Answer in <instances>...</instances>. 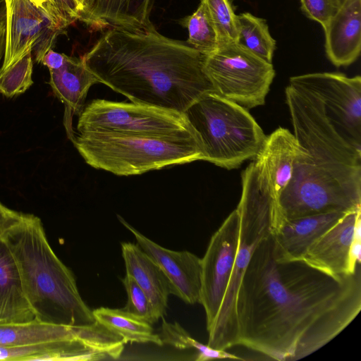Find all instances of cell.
<instances>
[{
  "label": "cell",
  "mask_w": 361,
  "mask_h": 361,
  "mask_svg": "<svg viewBox=\"0 0 361 361\" xmlns=\"http://www.w3.org/2000/svg\"><path fill=\"white\" fill-rule=\"evenodd\" d=\"M192 130L183 114L99 99L85 106L77 124V133L163 134Z\"/></svg>",
  "instance_id": "cell-9"
},
{
  "label": "cell",
  "mask_w": 361,
  "mask_h": 361,
  "mask_svg": "<svg viewBox=\"0 0 361 361\" xmlns=\"http://www.w3.org/2000/svg\"><path fill=\"white\" fill-rule=\"evenodd\" d=\"M162 324L159 334L163 344L170 345L179 349L193 348L197 351V361L216 359L243 360V358L226 350H219L204 345L196 341L177 322L169 323L162 317Z\"/></svg>",
  "instance_id": "cell-26"
},
{
  "label": "cell",
  "mask_w": 361,
  "mask_h": 361,
  "mask_svg": "<svg viewBox=\"0 0 361 361\" xmlns=\"http://www.w3.org/2000/svg\"><path fill=\"white\" fill-rule=\"evenodd\" d=\"M322 100L325 114L339 135L361 150V78L339 73H314L291 77Z\"/></svg>",
  "instance_id": "cell-10"
},
{
  "label": "cell",
  "mask_w": 361,
  "mask_h": 361,
  "mask_svg": "<svg viewBox=\"0 0 361 361\" xmlns=\"http://www.w3.org/2000/svg\"><path fill=\"white\" fill-rule=\"evenodd\" d=\"M206 5L214 27L219 47L236 42L238 16L228 0H202Z\"/></svg>",
  "instance_id": "cell-29"
},
{
  "label": "cell",
  "mask_w": 361,
  "mask_h": 361,
  "mask_svg": "<svg viewBox=\"0 0 361 361\" xmlns=\"http://www.w3.org/2000/svg\"><path fill=\"white\" fill-rule=\"evenodd\" d=\"M241 178L242 193L236 208L240 217L237 252L224 297L207 331V345L219 350L238 345L235 305L239 285L255 248L279 225L278 204L259 164L252 161Z\"/></svg>",
  "instance_id": "cell-6"
},
{
  "label": "cell",
  "mask_w": 361,
  "mask_h": 361,
  "mask_svg": "<svg viewBox=\"0 0 361 361\" xmlns=\"http://www.w3.org/2000/svg\"><path fill=\"white\" fill-rule=\"evenodd\" d=\"M117 216L119 221L133 234L137 245L161 269L170 283L171 294L188 304L200 302L201 259L188 251H173L161 247L137 231L123 218L119 215Z\"/></svg>",
  "instance_id": "cell-14"
},
{
  "label": "cell",
  "mask_w": 361,
  "mask_h": 361,
  "mask_svg": "<svg viewBox=\"0 0 361 361\" xmlns=\"http://www.w3.org/2000/svg\"><path fill=\"white\" fill-rule=\"evenodd\" d=\"M152 0H94L86 23L130 30L154 28L149 20Z\"/></svg>",
  "instance_id": "cell-23"
},
{
  "label": "cell",
  "mask_w": 361,
  "mask_h": 361,
  "mask_svg": "<svg viewBox=\"0 0 361 361\" xmlns=\"http://www.w3.org/2000/svg\"><path fill=\"white\" fill-rule=\"evenodd\" d=\"M6 21V8L5 0H0V24Z\"/></svg>",
  "instance_id": "cell-36"
},
{
  "label": "cell",
  "mask_w": 361,
  "mask_h": 361,
  "mask_svg": "<svg viewBox=\"0 0 361 361\" xmlns=\"http://www.w3.org/2000/svg\"><path fill=\"white\" fill-rule=\"evenodd\" d=\"M197 134L204 161L228 170L255 159L267 135L247 109L209 92L184 112Z\"/></svg>",
  "instance_id": "cell-7"
},
{
  "label": "cell",
  "mask_w": 361,
  "mask_h": 361,
  "mask_svg": "<svg viewBox=\"0 0 361 361\" xmlns=\"http://www.w3.org/2000/svg\"><path fill=\"white\" fill-rule=\"evenodd\" d=\"M66 56V54L56 52L51 49L45 54L41 63L48 67L49 71L56 70L63 66Z\"/></svg>",
  "instance_id": "cell-34"
},
{
  "label": "cell",
  "mask_w": 361,
  "mask_h": 361,
  "mask_svg": "<svg viewBox=\"0 0 361 361\" xmlns=\"http://www.w3.org/2000/svg\"><path fill=\"white\" fill-rule=\"evenodd\" d=\"M123 345L75 338L36 345L0 348V360H99L118 359Z\"/></svg>",
  "instance_id": "cell-16"
},
{
  "label": "cell",
  "mask_w": 361,
  "mask_h": 361,
  "mask_svg": "<svg viewBox=\"0 0 361 361\" xmlns=\"http://www.w3.org/2000/svg\"><path fill=\"white\" fill-rule=\"evenodd\" d=\"M128 299L124 310L137 316L151 324L158 322L160 317L156 312L147 294L135 279L128 274L122 279Z\"/></svg>",
  "instance_id": "cell-31"
},
{
  "label": "cell",
  "mask_w": 361,
  "mask_h": 361,
  "mask_svg": "<svg viewBox=\"0 0 361 361\" xmlns=\"http://www.w3.org/2000/svg\"><path fill=\"white\" fill-rule=\"evenodd\" d=\"M35 319L17 262L6 242L0 237V324L25 323Z\"/></svg>",
  "instance_id": "cell-21"
},
{
  "label": "cell",
  "mask_w": 361,
  "mask_h": 361,
  "mask_svg": "<svg viewBox=\"0 0 361 361\" xmlns=\"http://www.w3.org/2000/svg\"><path fill=\"white\" fill-rule=\"evenodd\" d=\"M6 32L0 29V61L4 56L5 50Z\"/></svg>",
  "instance_id": "cell-35"
},
{
  "label": "cell",
  "mask_w": 361,
  "mask_h": 361,
  "mask_svg": "<svg viewBox=\"0 0 361 361\" xmlns=\"http://www.w3.org/2000/svg\"><path fill=\"white\" fill-rule=\"evenodd\" d=\"M32 48H29L16 61L0 70V93L13 97L24 93L33 84Z\"/></svg>",
  "instance_id": "cell-28"
},
{
  "label": "cell",
  "mask_w": 361,
  "mask_h": 361,
  "mask_svg": "<svg viewBox=\"0 0 361 361\" xmlns=\"http://www.w3.org/2000/svg\"><path fill=\"white\" fill-rule=\"evenodd\" d=\"M94 0H47L43 8L62 31L75 20L86 23Z\"/></svg>",
  "instance_id": "cell-30"
},
{
  "label": "cell",
  "mask_w": 361,
  "mask_h": 361,
  "mask_svg": "<svg viewBox=\"0 0 361 361\" xmlns=\"http://www.w3.org/2000/svg\"><path fill=\"white\" fill-rule=\"evenodd\" d=\"M36 6L42 7L47 0H31Z\"/></svg>",
  "instance_id": "cell-37"
},
{
  "label": "cell",
  "mask_w": 361,
  "mask_h": 361,
  "mask_svg": "<svg viewBox=\"0 0 361 361\" xmlns=\"http://www.w3.org/2000/svg\"><path fill=\"white\" fill-rule=\"evenodd\" d=\"M324 30L329 60L336 67L354 63L361 51V0H345Z\"/></svg>",
  "instance_id": "cell-18"
},
{
  "label": "cell",
  "mask_w": 361,
  "mask_h": 361,
  "mask_svg": "<svg viewBox=\"0 0 361 361\" xmlns=\"http://www.w3.org/2000/svg\"><path fill=\"white\" fill-rule=\"evenodd\" d=\"M301 10L324 29L341 6L338 0H300Z\"/></svg>",
  "instance_id": "cell-32"
},
{
  "label": "cell",
  "mask_w": 361,
  "mask_h": 361,
  "mask_svg": "<svg viewBox=\"0 0 361 361\" xmlns=\"http://www.w3.org/2000/svg\"><path fill=\"white\" fill-rule=\"evenodd\" d=\"M360 215L361 209L345 214L312 244L302 261L336 279L355 274L360 263L354 260L352 249L360 238Z\"/></svg>",
  "instance_id": "cell-13"
},
{
  "label": "cell",
  "mask_w": 361,
  "mask_h": 361,
  "mask_svg": "<svg viewBox=\"0 0 361 361\" xmlns=\"http://www.w3.org/2000/svg\"><path fill=\"white\" fill-rule=\"evenodd\" d=\"M75 338L113 344H126L122 337L97 321L82 326L53 324L37 319L25 323L0 324V348L32 345Z\"/></svg>",
  "instance_id": "cell-15"
},
{
  "label": "cell",
  "mask_w": 361,
  "mask_h": 361,
  "mask_svg": "<svg viewBox=\"0 0 361 361\" xmlns=\"http://www.w3.org/2000/svg\"><path fill=\"white\" fill-rule=\"evenodd\" d=\"M348 212L325 213L283 221L273 234L275 259L279 262L302 261L312 244Z\"/></svg>",
  "instance_id": "cell-17"
},
{
  "label": "cell",
  "mask_w": 361,
  "mask_h": 361,
  "mask_svg": "<svg viewBox=\"0 0 361 361\" xmlns=\"http://www.w3.org/2000/svg\"><path fill=\"white\" fill-rule=\"evenodd\" d=\"M72 142L87 164L117 176L204 161L194 130L163 134L75 133Z\"/></svg>",
  "instance_id": "cell-5"
},
{
  "label": "cell",
  "mask_w": 361,
  "mask_h": 361,
  "mask_svg": "<svg viewBox=\"0 0 361 361\" xmlns=\"http://www.w3.org/2000/svg\"><path fill=\"white\" fill-rule=\"evenodd\" d=\"M204 71L215 92L247 109L265 103L275 76L272 63L237 42L204 55Z\"/></svg>",
  "instance_id": "cell-8"
},
{
  "label": "cell",
  "mask_w": 361,
  "mask_h": 361,
  "mask_svg": "<svg viewBox=\"0 0 361 361\" xmlns=\"http://www.w3.org/2000/svg\"><path fill=\"white\" fill-rule=\"evenodd\" d=\"M6 8V42L0 70L16 61L29 48L35 60L42 63L45 54L63 33L47 11L31 0H5Z\"/></svg>",
  "instance_id": "cell-11"
},
{
  "label": "cell",
  "mask_w": 361,
  "mask_h": 361,
  "mask_svg": "<svg viewBox=\"0 0 361 361\" xmlns=\"http://www.w3.org/2000/svg\"><path fill=\"white\" fill-rule=\"evenodd\" d=\"M345 0H338V2L340 4V5Z\"/></svg>",
  "instance_id": "cell-38"
},
{
  "label": "cell",
  "mask_w": 361,
  "mask_h": 361,
  "mask_svg": "<svg viewBox=\"0 0 361 361\" xmlns=\"http://www.w3.org/2000/svg\"><path fill=\"white\" fill-rule=\"evenodd\" d=\"M298 152L295 135L288 129L279 128L267 136L262 149L253 159L260 165L278 207L282 192L292 179Z\"/></svg>",
  "instance_id": "cell-20"
},
{
  "label": "cell",
  "mask_w": 361,
  "mask_h": 361,
  "mask_svg": "<svg viewBox=\"0 0 361 361\" xmlns=\"http://www.w3.org/2000/svg\"><path fill=\"white\" fill-rule=\"evenodd\" d=\"M126 274L133 277L148 296L161 318L166 314L170 283L157 264L137 245L121 243Z\"/></svg>",
  "instance_id": "cell-22"
},
{
  "label": "cell",
  "mask_w": 361,
  "mask_h": 361,
  "mask_svg": "<svg viewBox=\"0 0 361 361\" xmlns=\"http://www.w3.org/2000/svg\"><path fill=\"white\" fill-rule=\"evenodd\" d=\"M285 94L299 152L292 179L279 197V226L361 209V150L339 135L314 92L289 82Z\"/></svg>",
  "instance_id": "cell-3"
},
{
  "label": "cell",
  "mask_w": 361,
  "mask_h": 361,
  "mask_svg": "<svg viewBox=\"0 0 361 361\" xmlns=\"http://www.w3.org/2000/svg\"><path fill=\"white\" fill-rule=\"evenodd\" d=\"M237 43L264 61L272 63L276 40L264 19L250 13L238 16Z\"/></svg>",
  "instance_id": "cell-25"
},
{
  "label": "cell",
  "mask_w": 361,
  "mask_h": 361,
  "mask_svg": "<svg viewBox=\"0 0 361 361\" xmlns=\"http://www.w3.org/2000/svg\"><path fill=\"white\" fill-rule=\"evenodd\" d=\"M204 56L155 28L110 27L82 59L99 82L132 102L184 114L201 96L214 92Z\"/></svg>",
  "instance_id": "cell-2"
},
{
  "label": "cell",
  "mask_w": 361,
  "mask_h": 361,
  "mask_svg": "<svg viewBox=\"0 0 361 361\" xmlns=\"http://www.w3.org/2000/svg\"><path fill=\"white\" fill-rule=\"evenodd\" d=\"M49 73L52 91L64 104L63 123L68 137L72 141L75 133L72 124L73 116H80L89 89L99 82L82 58L67 55L63 66L59 69L50 70Z\"/></svg>",
  "instance_id": "cell-19"
},
{
  "label": "cell",
  "mask_w": 361,
  "mask_h": 361,
  "mask_svg": "<svg viewBox=\"0 0 361 361\" xmlns=\"http://www.w3.org/2000/svg\"><path fill=\"white\" fill-rule=\"evenodd\" d=\"M22 216V213L6 207L0 202V237L17 224L20 221Z\"/></svg>",
  "instance_id": "cell-33"
},
{
  "label": "cell",
  "mask_w": 361,
  "mask_h": 361,
  "mask_svg": "<svg viewBox=\"0 0 361 361\" xmlns=\"http://www.w3.org/2000/svg\"><path fill=\"white\" fill-rule=\"evenodd\" d=\"M188 31L186 41L202 55H208L219 47L216 34L205 4L201 0L197 10L180 20Z\"/></svg>",
  "instance_id": "cell-27"
},
{
  "label": "cell",
  "mask_w": 361,
  "mask_h": 361,
  "mask_svg": "<svg viewBox=\"0 0 361 361\" xmlns=\"http://www.w3.org/2000/svg\"><path fill=\"white\" fill-rule=\"evenodd\" d=\"M361 310V269L336 279L302 261L277 262L273 235L255 248L238 287V345L278 361L304 358Z\"/></svg>",
  "instance_id": "cell-1"
},
{
  "label": "cell",
  "mask_w": 361,
  "mask_h": 361,
  "mask_svg": "<svg viewBox=\"0 0 361 361\" xmlns=\"http://www.w3.org/2000/svg\"><path fill=\"white\" fill-rule=\"evenodd\" d=\"M1 237L17 262L26 298L37 320L69 326L96 322L72 272L49 245L37 216L23 214L20 221Z\"/></svg>",
  "instance_id": "cell-4"
},
{
  "label": "cell",
  "mask_w": 361,
  "mask_h": 361,
  "mask_svg": "<svg viewBox=\"0 0 361 361\" xmlns=\"http://www.w3.org/2000/svg\"><path fill=\"white\" fill-rule=\"evenodd\" d=\"M240 217L234 209L212 236L201 259L200 302L206 314L207 330L211 327L224 297L237 252Z\"/></svg>",
  "instance_id": "cell-12"
},
{
  "label": "cell",
  "mask_w": 361,
  "mask_h": 361,
  "mask_svg": "<svg viewBox=\"0 0 361 361\" xmlns=\"http://www.w3.org/2000/svg\"><path fill=\"white\" fill-rule=\"evenodd\" d=\"M92 313L96 321L119 335L126 343H152L163 345L159 334L154 333L150 323L123 309L102 307L92 310Z\"/></svg>",
  "instance_id": "cell-24"
}]
</instances>
